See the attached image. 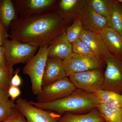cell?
Wrapping results in <instances>:
<instances>
[{"mask_svg":"<svg viewBox=\"0 0 122 122\" xmlns=\"http://www.w3.org/2000/svg\"><path fill=\"white\" fill-rule=\"evenodd\" d=\"M73 20L63 17L54 9L18 18L10 26L12 40L40 47L49 45Z\"/></svg>","mask_w":122,"mask_h":122,"instance_id":"6da1fadb","label":"cell"},{"mask_svg":"<svg viewBox=\"0 0 122 122\" xmlns=\"http://www.w3.org/2000/svg\"><path fill=\"white\" fill-rule=\"evenodd\" d=\"M29 102L38 108L61 115L67 112L77 114L87 113L100 103L93 94L77 89L68 96L56 101L46 103L30 101Z\"/></svg>","mask_w":122,"mask_h":122,"instance_id":"7a4b0ae2","label":"cell"},{"mask_svg":"<svg viewBox=\"0 0 122 122\" xmlns=\"http://www.w3.org/2000/svg\"><path fill=\"white\" fill-rule=\"evenodd\" d=\"M48 46L39 47L37 52L27 62L23 69V73L30 78L31 90L35 95L41 92L42 78L48 57Z\"/></svg>","mask_w":122,"mask_h":122,"instance_id":"3957f363","label":"cell"},{"mask_svg":"<svg viewBox=\"0 0 122 122\" xmlns=\"http://www.w3.org/2000/svg\"><path fill=\"white\" fill-rule=\"evenodd\" d=\"M3 46L5 49V59L7 66L13 68L19 63L26 64L36 53L39 47L7 39Z\"/></svg>","mask_w":122,"mask_h":122,"instance_id":"277c9868","label":"cell"},{"mask_svg":"<svg viewBox=\"0 0 122 122\" xmlns=\"http://www.w3.org/2000/svg\"><path fill=\"white\" fill-rule=\"evenodd\" d=\"M63 68L67 77L71 75L106 66V61L94 56L82 55L72 53L63 61Z\"/></svg>","mask_w":122,"mask_h":122,"instance_id":"5b68a950","label":"cell"},{"mask_svg":"<svg viewBox=\"0 0 122 122\" xmlns=\"http://www.w3.org/2000/svg\"><path fill=\"white\" fill-rule=\"evenodd\" d=\"M103 69H95L71 75L68 77L76 89L93 93L101 89L104 79Z\"/></svg>","mask_w":122,"mask_h":122,"instance_id":"8992f818","label":"cell"},{"mask_svg":"<svg viewBox=\"0 0 122 122\" xmlns=\"http://www.w3.org/2000/svg\"><path fill=\"white\" fill-rule=\"evenodd\" d=\"M76 89L66 77L42 87L41 93L36 95L37 102L46 103L59 100L69 95Z\"/></svg>","mask_w":122,"mask_h":122,"instance_id":"52a82bcc","label":"cell"},{"mask_svg":"<svg viewBox=\"0 0 122 122\" xmlns=\"http://www.w3.org/2000/svg\"><path fill=\"white\" fill-rule=\"evenodd\" d=\"M105 61L106 69L101 89L122 94V59L113 56Z\"/></svg>","mask_w":122,"mask_h":122,"instance_id":"ba28073f","label":"cell"},{"mask_svg":"<svg viewBox=\"0 0 122 122\" xmlns=\"http://www.w3.org/2000/svg\"><path fill=\"white\" fill-rule=\"evenodd\" d=\"M15 107L24 116L26 122H57L61 117L60 114L34 106L21 98L16 100Z\"/></svg>","mask_w":122,"mask_h":122,"instance_id":"9c48e42d","label":"cell"},{"mask_svg":"<svg viewBox=\"0 0 122 122\" xmlns=\"http://www.w3.org/2000/svg\"><path fill=\"white\" fill-rule=\"evenodd\" d=\"M56 0H15L13 2L20 18L54 9Z\"/></svg>","mask_w":122,"mask_h":122,"instance_id":"30bf717a","label":"cell"},{"mask_svg":"<svg viewBox=\"0 0 122 122\" xmlns=\"http://www.w3.org/2000/svg\"><path fill=\"white\" fill-rule=\"evenodd\" d=\"M79 39L89 47L97 57L106 61L114 56L107 50L100 34L84 29Z\"/></svg>","mask_w":122,"mask_h":122,"instance_id":"8fae6325","label":"cell"},{"mask_svg":"<svg viewBox=\"0 0 122 122\" xmlns=\"http://www.w3.org/2000/svg\"><path fill=\"white\" fill-rule=\"evenodd\" d=\"M84 29L97 34L108 27V21L86 4L80 17Z\"/></svg>","mask_w":122,"mask_h":122,"instance_id":"7c38bea8","label":"cell"},{"mask_svg":"<svg viewBox=\"0 0 122 122\" xmlns=\"http://www.w3.org/2000/svg\"><path fill=\"white\" fill-rule=\"evenodd\" d=\"M66 77H68L63 68V60L48 57L42 78V87Z\"/></svg>","mask_w":122,"mask_h":122,"instance_id":"4fadbf2b","label":"cell"},{"mask_svg":"<svg viewBox=\"0 0 122 122\" xmlns=\"http://www.w3.org/2000/svg\"><path fill=\"white\" fill-rule=\"evenodd\" d=\"M86 5V0H60L54 10L63 17L74 20L80 17Z\"/></svg>","mask_w":122,"mask_h":122,"instance_id":"5bb4252c","label":"cell"},{"mask_svg":"<svg viewBox=\"0 0 122 122\" xmlns=\"http://www.w3.org/2000/svg\"><path fill=\"white\" fill-rule=\"evenodd\" d=\"M72 44L68 41L65 31L48 46V57L64 60L73 53Z\"/></svg>","mask_w":122,"mask_h":122,"instance_id":"9a60e30c","label":"cell"},{"mask_svg":"<svg viewBox=\"0 0 122 122\" xmlns=\"http://www.w3.org/2000/svg\"><path fill=\"white\" fill-rule=\"evenodd\" d=\"M100 34L109 52L114 56L122 59V35L109 27Z\"/></svg>","mask_w":122,"mask_h":122,"instance_id":"2e32d148","label":"cell"},{"mask_svg":"<svg viewBox=\"0 0 122 122\" xmlns=\"http://www.w3.org/2000/svg\"><path fill=\"white\" fill-rule=\"evenodd\" d=\"M105 120L95 107L87 113L77 114L65 113L57 122H102Z\"/></svg>","mask_w":122,"mask_h":122,"instance_id":"e0dca14e","label":"cell"},{"mask_svg":"<svg viewBox=\"0 0 122 122\" xmlns=\"http://www.w3.org/2000/svg\"><path fill=\"white\" fill-rule=\"evenodd\" d=\"M18 17L13 1L0 0V20L6 29L10 27L12 21Z\"/></svg>","mask_w":122,"mask_h":122,"instance_id":"ac0fdd59","label":"cell"},{"mask_svg":"<svg viewBox=\"0 0 122 122\" xmlns=\"http://www.w3.org/2000/svg\"><path fill=\"white\" fill-rule=\"evenodd\" d=\"M100 103L122 109V94L114 92L100 89L93 93Z\"/></svg>","mask_w":122,"mask_h":122,"instance_id":"d6986e66","label":"cell"},{"mask_svg":"<svg viewBox=\"0 0 122 122\" xmlns=\"http://www.w3.org/2000/svg\"><path fill=\"white\" fill-rule=\"evenodd\" d=\"M107 21L108 27L122 35V4L118 0H115Z\"/></svg>","mask_w":122,"mask_h":122,"instance_id":"ffe728a7","label":"cell"},{"mask_svg":"<svg viewBox=\"0 0 122 122\" xmlns=\"http://www.w3.org/2000/svg\"><path fill=\"white\" fill-rule=\"evenodd\" d=\"M96 108L106 122H122V109L99 103Z\"/></svg>","mask_w":122,"mask_h":122,"instance_id":"44dd1931","label":"cell"},{"mask_svg":"<svg viewBox=\"0 0 122 122\" xmlns=\"http://www.w3.org/2000/svg\"><path fill=\"white\" fill-rule=\"evenodd\" d=\"M115 1L114 0H86V4L95 12L107 20Z\"/></svg>","mask_w":122,"mask_h":122,"instance_id":"7402d4cb","label":"cell"},{"mask_svg":"<svg viewBox=\"0 0 122 122\" xmlns=\"http://www.w3.org/2000/svg\"><path fill=\"white\" fill-rule=\"evenodd\" d=\"M84 29L83 24L79 17L74 20L73 22L65 30L66 35L68 41L72 44L79 38Z\"/></svg>","mask_w":122,"mask_h":122,"instance_id":"603a6c76","label":"cell"},{"mask_svg":"<svg viewBox=\"0 0 122 122\" xmlns=\"http://www.w3.org/2000/svg\"><path fill=\"white\" fill-rule=\"evenodd\" d=\"M13 68L0 67V87L8 92L13 74Z\"/></svg>","mask_w":122,"mask_h":122,"instance_id":"cb8c5ba5","label":"cell"},{"mask_svg":"<svg viewBox=\"0 0 122 122\" xmlns=\"http://www.w3.org/2000/svg\"><path fill=\"white\" fill-rule=\"evenodd\" d=\"M15 107V103L11 99L0 103V122L8 119Z\"/></svg>","mask_w":122,"mask_h":122,"instance_id":"d4e9b609","label":"cell"},{"mask_svg":"<svg viewBox=\"0 0 122 122\" xmlns=\"http://www.w3.org/2000/svg\"><path fill=\"white\" fill-rule=\"evenodd\" d=\"M74 53L82 55L95 56L90 49L80 39H77L72 44Z\"/></svg>","mask_w":122,"mask_h":122,"instance_id":"484cf974","label":"cell"},{"mask_svg":"<svg viewBox=\"0 0 122 122\" xmlns=\"http://www.w3.org/2000/svg\"><path fill=\"white\" fill-rule=\"evenodd\" d=\"M3 122H26L24 116L16 107L8 119Z\"/></svg>","mask_w":122,"mask_h":122,"instance_id":"4316f807","label":"cell"},{"mask_svg":"<svg viewBox=\"0 0 122 122\" xmlns=\"http://www.w3.org/2000/svg\"><path fill=\"white\" fill-rule=\"evenodd\" d=\"M8 93L11 100L14 101L20 96L21 92L19 87L11 85L8 90Z\"/></svg>","mask_w":122,"mask_h":122,"instance_id":"83f0119b","label":"cell"},{"mask_svg":"<svg viewBox=\"0 0 122 122\" xmlns=\"http://www.w3.org/2000/svg\"><path fill=\"white\" fill-rule=\"evenodd\" d=\"M20 69L18 68L14 71L13 74L14 75L12 76L11 81V85L14 86L19 87L22 83V80L21 78L19 75Z\"/></svg>","mask_w":122,"mask_h":122,"instance_id":"f1b7e54d","label":"cell"},{"mask_svg":"<svg viewBox=\"0 0 122 122\" xmlns=\"http://www.w3.org/2000/svg\"><path fill=\"white\" fill-rule=\"evenodd\" d=\"M8 37H9V34L0 20V46H3L5 41Z\"/></svg>","mask_w":122,"mask_h":122,"instance_id":"f546056e","label":"cell"},{"mask_svg":"<svg viewBox=\"0 0 122 122\" xmlns=\"http://www.w3.org/2000/svg\"><path fill=\"white\" fill-rule=\"evenodd\" d=\"M8 66L5 59L4 48L3 46H0V67Z\"/></svg>","mask_w":122,"mask_h":122,"instance_id":"4dcf8cb0","label":"cell"},{"mask_svg":"<svg viewBox=\"0 0 122 122\" xmlns=\"http://www.w3.org/2000/svg\"><path fill=\"white\" fill-rule=\"evenodd\" d=\"M9 96L8 92L0 87V103L9 100Z\"/></svg>","mask_w":122,"mask_h":122,"instance_id":"1f68e13d","label":"cell"},{"mask_svg":"<svg viewBox=\"0 0 122 122\" xmlns=\"http://www.w3.org/2000/svg\"><path fill=\"white\" fill-rule=\"evenodd\" d=\"M118 1L119 2H120V3H122V0H118Z\"/></svg>","mask_w":122,"mask_h":122,"instance_id":"d6a6232c","label":"cell"},{"mask_svg":"<svg viewBox=\"0 0 122 122\" xmlns=\"http://www.w3.org/2000/svg\"></svg>","mask_w":122,"mask_h":122,"instance_id":"836d02e7","label":"cell"}]
</instances>
